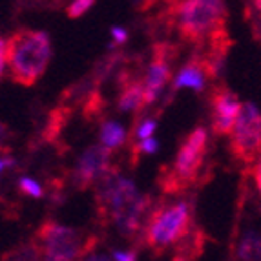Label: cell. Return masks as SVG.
Listing matches in <instances>:
<instances>
[{
	"label": "cell",
	"mask_w": 261,
	"mask_h": 261,
	"mask_svg": "<svg viewBox=\"0 0 261 261\" xmlns=\"http://www.w3.org/2000/svg\"><path fill=\"white\" fill-rule=\"evenodd\" d=\"M49 61L51 40L46 31L20 28L6 40V62L11 79L20 86H33L46 73Z\"/></svg>",
	"instance_id": "1"
},
{
	"label": "cell",
	"mask_w": 261,
	"mask_h": 261,
	"mask_svg": "<svg viewBox=\"0 0 261 261\" xmlns=\"http://www.w3.org/2000/svg\"><path fill=\"white\" fill-rule=\"evenodd\" d=\"M170 20H177V30L188 42H208L212 37L226 30L225 2L218 0H185L172 2L166 9Z\"/></svg>",
	"instance_id": "2"
},
{
	"label": "cell",
	"mask_w": 261,
	"mask_h": 261,
	"mask_svg": "<svg viewBox=\"0 0 261 261\" xmlns=\"http://www.w3.org/2000/svg\"><path fill=\"white\" fill-rule=\"evenodd\" d=\"M206 144H208V134L205 128H196L187 137L175 157L174 168L163 170L159 183L165 192H181L187 187H190L197 179L201 172V166L205 163Z\"/></svg>",
	"instance_id": "3"
},
{
	"label": "cell",
	"mask_w": 261,
	"mask_h": 261,
	"mask_svg": "<svg viewBox=\"0 0 261 261\" xmlns=\"http://www.w3.org/2000/svg\"><path fill=\"white\" fill-rule=\"evenodd\" d=\"M190 208L187 203L159 206L146 221L144 240L155 254L165 252V248L187 238L190 232Z\"/></svg>",
	"instance_id": "4"
},
{
	"label": "cell",
	"mask_w": 261,
	"mask_h": 261,
	"mask_svg": "<svg viewBox=\"0 0 261 261\" xmlns=\"http://www.w3.org/2000/svg\"><path fill=\"white\" fill-rule=\"evenodd\" d=\"M40 241L42 261H77L86 257V254L95 247V238H86L70 226H62L59 223L44 221L37 230Z\"/></svg>",
	"instance_id": "5"
},
{
	"label": "cell",
	"mask_w": 261,
	"mask_h": 261,
	"mask_svg": "<svg viewBox=\"0 0 261 261\" xmlns=\"http://www.w3.org/2000/svg\"><path fill=\"white\" fill-rule=\"evenodd\" d=\"M230 150L238 161L247 165L261 157V112L252 102L241 105L232 130Z\"/></svg>",
	"instance_id": "6"
},
{
	"label": "cell",
	"mask_w": 261,
	"mask_h": 261,
	"mask_svg": "<svg viewBox=\"0 0 261 261\" xmlns=\"http://www.w3.org/2000/svg\"><path fill=\"white\" fill-rule=\"evenodd\" d=\"M172 59H174V48L166 42L153 46V55L148 66V73L144 77V105H152L153 100L163 92L165 84L172 77Z\"/></svg>",
	"instance_id": "7"
},
{
	"label": "cell",
	"mask_w": 261,
	"mask_h": 261,
	"mask_svg": "<svg viewBox=\"0 0 261 261\" xmlns=\"http://www.w3.org/2000/svg\"><path fill=\"white\" fill-rule=\"evenodd\" d=\"M210 108H212V132L216 135L232 134L236 119L240 115L241 105L238 97L226 86H216L210 93Z\"/></svg>",
	"instance_id": "8"
},
{
	"label": "cell",
	"mask_w": 261,
	"mask_h": 261,
	"mask_svg": "<svg viewBox=\"0 0 261 261\" xmlns=\"http://www.w3.org/2000/svg\"><path fill=\"white\" fill-rule=\"evenodd\" d=\"M110 152L102 144H95L84 150L83 155L79 157L77 172H75V181L79 188H86L90 185L97 183L102 175L110 170Z\"/></svg>",
	"instance_id": "9"
},
{
	"label": "cell",
	"mask_w": 261,
	"mask_h": 261,
	"mask_svg": "<svg viewBox=\"0 0 261 261\" xmlns=\"http://www.w3.org/2000/svg\"><path fill=\"white\" fill-rule=\"evenodd\" d=\"M205 83H206L205 68H203L201 62L194 57L188 64L183 66V70L177 73V77H175V81H174V90L194 88L196 92H203V90H205Z\"/></svg>",
	"instance_id": "10"
},
{
	"label": "cell",
	"mask_w": 261,
	"mask_h": 261,
	"mask_svg": "<svg viewBox=\"0 0 261 261\" xmlns=\"http://www.w3.org/2000/svg\"><path fill=\"white\" fill-rule=\"evenodd\" d=\"M144 106V86L143 81H130L122 86V92L119 95V108L122 112H134Z\"/></svg>",
	"instance_id": "11"
},
{
	"label": "cell",
	"mask_w": 261,
	"mask_h": 261,
	"mask_svg": "<svg viewBox=\"0 0 261 261\" xmlns=\"http://www.w3.org/2000/svg\"><path fill=\"white\" fill-rule=\"evenodd\" d=\"M238 257L241 261H261V234L248 230L238 245Z\"/></svg>",
	"instance_id": "12"
},
{
	"label": "cell",
	"mask_w": 261,
	"mask_h": 261,
	"mask_svg": "<svg viewBox=\"0 0 261 261\" xmlns=\"http://www.w3.org/2000/svg\"><path fill=\"white\" fill-rule=\"evenodd\" d=\"M126 141V132L124 128L115 121H108L102 124V130H100V143L105 148H108L110 152L112 150H117L119 146H122Z\"/></svg>",
	"instance_id": "13"
},
{
	"label": "cell",
	"mask_w": 261,
	"mask_h": 261,
	"mask_svg": "<svg viewBox=\"0 0 261 261\" xmlns=\"http://www.w3.org/2000/svg\"><path fill=\"white\" fill-rule=\"evenodd\" d=\"M18 188H20V192H24L26 196L35 197V199H42V197H44L42 187H40L37 181H33V179H30V177H22L20 181H18Z\"/></svg>",
	"instance_id": "14"
},
{
	"label": "cell",
	"mask_w": 261,
	"mask_h": 261,
	"mask_svg": "<svg viewBox=\"0 0 261 261\" xmlns=\"http://www.w3.org/2000/svg\"><path fill=\"white\" fill-rule=\"evenodd\" d=\"M93 4H95V2H92V0H75V2H71V4L68 6V17L70 18L81 17V15L86 13Z\"/></svg>",
	"instance_id": "15"
},
{
	"label": "cell",
	"mask_w": 261,
	"mask_h": 261,
	"mask_svg": "<svg viewBox=\"0 0 261 261\" xmlns=\"http://www.w3.org/2000/svg\"><path fill=\"white\" fill-rule=\"evenodd\" d=\"M155 126H157L155 119H144L139 126H137V130H135V137H137V139H141V141L150 139V137H152V134L155 132Z\"/></svg>",
	"instance_id": "16"
},
{
	"label": "cell",
	"mask_w": 261,
	"mask_h": 261,
	"mask_svg": "<svg viewBox=\"0 0 261 261\" xmlns=\"http://www.w3.org/2000/svg\"><path fill=\"white\" fill-rule=\"evenodd\" d=\"M157 148H159V143H157L155 139H144L143 143H139V146H135L134 148V157L137 159V155L139 153H155Z\"/></svg>",
	"instance_id": "17"
},
{
	"label": "cell",
	"mask_w": 261,
	"mask_h": 261,
	"mask_svg": "<svg viewBox=\"0 0 261 261\" xmlns=\"http://www.w3.org/2000/svg\"><path fill=\"white\" fill-rule=\"evenodd\" d=\"M112 35H113V40H115V42H119V44L126 42V40H128V31L122 30L121 26L112 28Z\"/></svg>",
	"instance_id": "18"
},
{
	"label": "cell",
	"mask_w": 261,
	"mask_h": 261,
	"mask_svg": "<svg viewBox=\"0 0 261 261\" xmlns=\"http://www.w3.org/2000/svg\"><path fill=\"white\" fill-rule=\"evenodd\" d=\"M4 66H6V39L0 37V79L4 73Z\"/></svg>",
	"instance_id": "19"
},
{
	"label": "cell",
	"mask_w": 261,
	"mask_h": 261,
	"mask_svg": "<svg viewBox=\"0 0 261 261\" xmlns=\"http://www.w3.org/2000/svg\"><path fill=\"white\" fill-rule=\"evenodd\" d=\"M113 259L115 261H135V254L134 252H113Z\"/></svg>",
	"instance_id": "20"
},
{
	"label": "cell",
	"mask_w": 261,
	"mask_h": 261,
	"mask_svg": "<svg viewBox=\"0 0 261 261\" xmlns=\"http://www.w3.org/2000/svg\"><path fill=\"white\" fill-rule=\"evenodd\" d=\"M8 139H9V130H8V126L0 122V152L4 150V144H6V141H8Z\"/></svg>",
	"instance_id": "21"
},
{
	"label": "cell",
	"mask_w": 261,
	"mask_h": 261,
	"mask_svg": "<svg viewBox=\"0 0 261 261\" xmlns=\"http://www.w3.org/2000/svg\"><path fill=\"white\" fill-rule=\"evenodd\" d=\"M254 179H256V187L261 194V157L257 159L256 166H254Z\"/></svg>",
	"instance_id": "22"
},
{
	"label": "cell",
	"mask_w": 261,
	"mask_h": 261,
	"mask_svg": "<svg viewBox=\"0 0 261 261\" xmlns=\"http://www.w3.org/2000/svg\"><path fill=\"white\" fill-rule=\"evenodd\" d=\"M83 261H110L105 254H92V256L83 257Z\"/></svg>",
	"instance_id": "23"
},
{
	"label": "cell",
	"mask_w": 261,
	"mask_h": 261,
	"mask_svg": "<svg viewBox=\"0 0 261 261\" xmlns=\"http://www.w3.org/2000/svg\"><path fill=\"white\" fill-rule=\"evenodd\" d=\"M13 165V159H0V172H2V170H4V166H11Z\"/></svg>",
	"instance_id": "24"
}]
</instances>
